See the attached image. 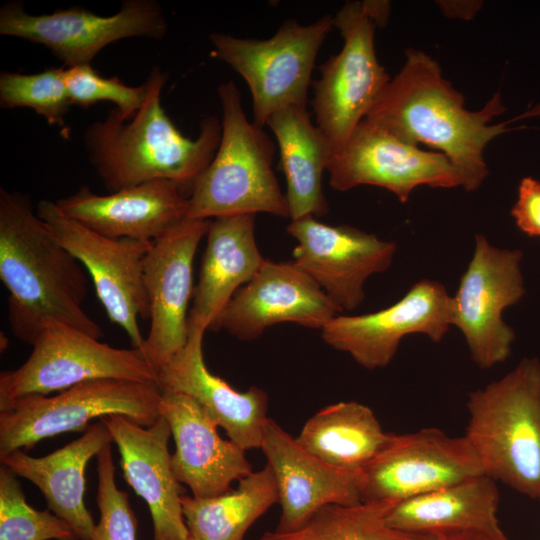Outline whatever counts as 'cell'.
Listing matches in <instances>:
<instances>
[{"label": "cell", "mask_w": 540, "mask_h": 540, "mask_svg": "<svg viewBox=\"0 0 540 540\" xmlns=\"http://www.w3.org/2000/svg\"><path fill=\"white\" fill-rule=\"evenodd\" d=\"M64 82L72 105L87 108L97 102L109 101L126 120L136 114L146 95L145 83L128 86L116 76L105 78L91 64L65 68Z\"/></svg>", "instance_id": "836d02e7"}, {"label": "cell", "mask_w": 540, "mask_h": 540, "mask_svg": "<svg viewBox=\"0 0 540 540\" xmlns=\"http://www.w3.org/2000/svg\"><path fill=\"white\" fill-rule=\"evenodd\" d=\"M498 506L496 481L483 474L396 503L387 524L410 533L472 531L503 539L507 537L498 521Z\"/></svg>", "instance_id": "484cf974"}, {"label": "cell", "mask_w": 540, "mask_h": 540, "mask_svg": "<svg viewBox=\"0 0 540 540\" xmlns=\"http://www.w3.org/2000/svg\"><path fill=\"white\" fill-rule=\"evenodd\" d=\"M68 217L110 238L152 243L187 218L188 196L173 181L158 179L108 195L87 186L58 199Z\"/></svg>", "instance_id": "7402d4cb"}, {"label": "cell", "mask_w": 540, "mask_h": 540, "mask_svg": "<svg viewBox=\"0 0 540 540\" xmlns=\"http://www.w3.org/2000/svg\"><path fill=\"white\" fill-rule=\"evenodd\" d=\"M266 125L278 143L291 220L326 215L328 203L323 193L322 175L334 151L312 122L307 106L281 109L270 116Z\"/></svg>", "instance_id": "4316f807"}, {"label": "cell", "mask_w": 540, "mask_h": 540, "mask_svg": "<svg viewBox=\"0 0 540 540\" xmlns=\"http://www.w3.org/2000/svg\"><path fill=\"white\" fill-rule=\"evenodd\" d=\"M396 503L361 501L319 509L301 528L287 533L267 531L258 540H435L431 534L390 527L387 516Z\"/></svg>", "instance_id": "f546056e"}, {"label": "cell", "mask_w": 540, "mask_h": 540, "mask_svg": "<svg viewBox=\"0 0 540 540\" xmlns=\"http://www.w3.org/2000/svg\"><path fill=\"white\" fill-rule=\"evenodd\" d=\"M101 419L120 452L125 480L149 508L153 540H186L189 532L181 503L185 493L171 466L168 422L160 416L144 427L122 415Z\"/></svg>", "instance_id": "44dd1931"}, {"label": "cell", "mask_w": 540, "mask_h": 540, "mask_svg": "<svg viewBox=\"0 0 540 540\" xmlns=\"http://www.w3.org/2000/svg\"><path fill=\"white\" fill-rule=\"evenodd\" d=\"M217 93L222 108L221 140L188 197L187 218L257 213L290 217L286 194L272 168L274 143L247 119L233 80L220 83Z\"/></svg>", "instance_id": "5b68a950"}, {"label": "cell", "mask_w": 540, "mask_h": 540, "mask_svg": "<svg viewBox=\"0 0 540 540\" xmlns=\"http://www.w3.org/2000/svg\"><path fill=\"white\" fill-rule=\"evenodd\" d=\"M255 214L221 216L210 221L199 280L188 314V332L210 330L238 289L264 262L255 238Z\"/></svg>", "instance_id": "d4e9b609"}, {"label": "cell", "mask_w": 540, "mask_h": 540, "mask_svg": "<svg viewBox=\"0 0 540 540\" xmlns=\"http://www.w3.org/2000/svg\"><path fill=\"white\" fill-rule=\"evenodd\" d=\"M287 233L297 245L293 262L339 309L354 310L364 301V285L392 264L396 244L358 228L324 224L314 216L291 220Z\"/></svg>", "instance_id": "2e32d148"}, {"label": "cell", "mask_w": 540, "mask_h": 540, "mask_svg": "<svg viewBox=\"0 0 540 540\" xmlns=\"http://www.w3.org/2000/svg\"><path fill=\"white\" fill-rule=\"evenodd\" d=\"M168 72L154 66L146 79L144 102L129 120L117 108L84 132L91 165L110 193L148 181L175 182L189 197L218 149L221 121L214 115L200 122L196 139L185 137L161 105Z\"/></svg>", "instance_id": "3957f363"}, {"label": "cell", "mask_w": 540, "mask_h": 540, "mask_svg": "<svg viewBox=\"0 0 540 540\" xmlns=\"http://www.w3.org/2000/svg\"><path fill=\"white\" fill-rule=\"evenodd\" d=\"M339 312L293 261L265 259L251 280L237 290L210 330H224L239 340L252 341L282 322L322 330Z\"/></svg>", "instance_id": "ac0fdd59"}, {"label": "cell", "mask_w": 540, "mask_h": 540, "mask_svg": "<svg viewBox=\"0 0 540 540\" xmlns=\"http://www.w3.org/2000/svg\"><path fill=\"white\" fill-rule=\"evenodd\" d=\"M435 540H508L507 538H496L488 534L472 531L444 532L438 533Z\"/></svg>", "instance_id": "d590c367"}, {"label": "cell", "mask_w": 540, "mask_h": 540, "mask_svg": "<svg viewBox=\"0 0 540 540\" xmlns=\"http://www.w3.org/2000/svg\"><path fill=\"white\" fill-rule=\"evenodd\" d=\"M186 540H195V539L193 537H191L190 535H188Z\"/></svg>", "instance_id": "8d00e7d4"}, {"label": "cell", "mask_w": 540, "mask_h": 540, "mask_svg": "<svg viewBox=\"0 0 540 540\" xmlns=\"http://www.w3.org/2000/svg\"><path fill=\"white\" fill-rule=\"evenodd\" d=\"M522 258L521 250L500 249L476 235L473 256L453 297V326L482 369L504 362L511 353L515 332L503 320V312L525 294Z\"/></svg>", "instance_id": "7c38bea8"}, {"label": "cell", "mask_w": 540, "mask_h": 540, "mask_svg": "<svg viewBox=\"0 0 540 540\" xmlns=\"http://www.w3.org/2000/svg\"><path fill=\"white\" fill-rule=\"evenodd\" d=\"M389 13L387 1H348L333 16L344 44L318 67L321 75L312 82L311 106L315 124L334 152L367 116L391 79L377 59L374 43L376 27L387 23Z\"/></svg>", "instance_id": "8992f818"}, {"label": "cell", "mask_w": 540, "mask_h": 540, "mask_svg": "<svg viewBox=\"0 0 540 540\" xmlns=\"http://www.w3.org/2000/svg\"><path fill=\"white\" fill-rule=\"evenodd\" d=\"M104 378L159 384L158 371L141 350L115 348L74 327L50 321L28 359L17 369L1 372L0 405Z\"/></svg>", "instance_id": "9c48e42d"}, {"label": "cell", "mask_w": 540, "mask_h": 540, "mask_svg": "<svg viewBox=\"0 0 540 540\" xmlns=\"http://www.w3.org/2000/svg\"><path fill=\"white\" fill-rule=\"evenodd\" d=\"M518 229L540 239V181L530 176L521 179L517 199L510 212Z\"/></svg>", "instance_id": "e575fe53"}, {"label": "cell", "mask_w": 540, "mask_h": 540, "mask_svg": "<svg viewBox=\"0 0 540 540\" xmlns=\"http://www.w3.org/2000/svg\"><path fill=\"white\" fill-rule=\"evenodd\" d=\"M0 279L9 291L13 334L33 345L57 321L97 339L102 328L84 311L88 281L82 264L33 210L29 197L0 189Z\"/></svg>", "instance_id": "7a4b0ae2"}, {"label": "cell", "mask_w": 540, "mask_h": 540, "mask_svg": "<svg viewBox=\"0 0 540 540\" xmlns=\"http://www.w3.org/2000/svg\"><path fill=\"white\" fill-rule=\"evenodd\" d=\"M327 172L334 190L373 185L392 192L401 203H406L412 191L422 185L461 186L457 169L443 153L424 150L365 118L333 153Z\"/></svg>", "instance_id": "5bb4252c"}, {"label": "cell", "mask_w": 540, "mask_h": 540, "mask_svg": "<svg viewBox=\"0 0 540 540\" xmlns=\"http://www.w3.org/2000/svg\"><path fill=\"white\" fill-rule=\"evenodd\" d=\"M168 24L156 0H125L111 16L79 7L32 15L20 1L0 8V34L42 44L66 68L91 64L107 45L130 37L162 39Z\"/></svg>", "instance_id": "8fae6325"}, {"label": "cell", "mask_w": 540, "mask_h": 540, "mask_svg": "<svg viewBox=\"0 0 540 540\" xmlns=\"http://www.w3.org/2000/svg\"><path fill=\"white\" fill-rule=\"evenodd\" d=\"M466 407L464 436L484 474L540 503V360L523 358Z\"/></svg>", "instance_id": "277c9868"}, {"label": "cell", "mask_w": 540, "mask_h": 540, "mask_svg": "<svg viewBox=\"0 0 540 540\" xmlns=\"http://www.w3.org/2000/svg\"><path fill=\"white\" fill-rule=\"evenodd\" d=\"M63 67L23 74H0V105L5 109L27 107L46 119L49 125L63 126L72 105L64 82Z\"/></svg>", "instance_id": "1f68e13d"}, {"label": "cell", "mask_w": 540, "mask_h": 540, "mask_svg": "<svg viewBox=\"0 0 540 540\" xmlns=\"http://www.w3.org/2000/svg\"><path fill=\"white\" fill-rule=\"evenodd\" d=\"M260 449L278 489L281 515L275 531L287 533L301 528L324 506L362 501V471L323 462L271 418L266 422Z\"/></svg>", "instance_id": "d6986e66"}, {"label": "cell", "mask_w": 540, "mask_h": 540, "mask_svg": "<svg viewBox=\"0 0 540 540\" xmlns=\"http://www.w3.org/2000/svg\"><path fill=\"white\" fill-rule=\"evenodd\" d=\"M405 55L402 68L381 90L365 119L407 142L443 153L457 169L461 187L477 190L489 173L484 160L487 144L503 133L524 128L509 124L540 115V104L491 124L506 110L499 92L480 110L470 111L433 58L414 49Z\"/></svg>", "instance_id": "6da1fadb"}, {"label": "cell", "mask_w": 540, "mask_h": 540, "mask_svg": "<svg viewBox=\"0 0 540 540\" xmlns=\"http://www.w3.org/2000/svg\"><path fill=\"white\" fill-rule=\"evenodd\" d=\"M391 436L368 406L348 401L320 409L295 438L305 450L333 467L362 471Z\"/></svg>", "instance_id": "83f0119b"}, {"label": "cell", "mask_w": 540, "mask_h": 540, "mask_svg": "<svg viewBox=\"0 0 540 540\" xmlns=\"http://www.w3.org/2000/svg\"><path fill=\"white\" fill-rule=\"evenodd\" d=\"M96 457L100 517L88 540H136L137 520L128 493L117 487L111 444L106 445Z\"/></svg>", "instance_id": "d6a6232c"}, {"label": "cell", "mask_w": 540, "mask_h": 540, "mask_svg": "<svg viewBox=\"0 0 540 540\" xmlns=\"http://www.w3.org/2000/svg\"><path fill=\"white\" fill-rule=\"evenodd\" d=\"M205 330L188 332V340L159 371L162 389L193 398L244 450L260 449L268 420L269 398L255 386L244 392L209 371L203 356Z\"/></svg>", "instance_id": "603a6c76"}, {"label": "cell", "mask_w": 540, "mask_h": 540, "mask_svg": "<svg viewBox=\"0 0 540 540\" xmlns=\"http://www.w3.org/2000/svg\"><path fill=\"white\" fill-rule=\"evenodd\" d=\"M36 213L87 269L110 320L126 332L132 348L144 354L146 338L140 331L138 319H149L143 262L153 242L99 234L66 216L49 200H41Z\"/></svg>", "instance_id": "30bf717a"}, {"label": "cell", "mask_w": 540, "mask_h": 540, "mask_svg": "<svg viewBox=\"0 0 540 540\" xmlns=\"http://www.w3.org/2000/svg\"><path fill=\"white\" fill-rule=\"evenodd\" d=\"M75 540H78V539H75Z\"/></svg>", "instance_id": "74e56055"}, {"label": "cell", "mask_w": 540, "mask_h": 540, "mask_svg": "<svg viewBox=\"0 0 540 540\" xmlns=\"http://www.w3.org/2000/svg\"><path fill=\"white\" fill-rule=\"evenodd\" d=\"M454 325V301L445 287L422 279L393 305L374 313L337 315L321 330L330 347L349 354L362 367H386L401 340L410 334H424L440 342Z\"/></svg>", "instance_id": "9a60e30c"}, {"label": "cell", "mask_w": 540, "mask_h": 540, "mask_svg": "<svg viewBox=\"0 0 540 540\" xmlns=\"http://www.w3.org/2000/svg\"><path fill=\"white\" fill-rule=\"evenodd\" d=\"M75 540L72 527L52 511L31 507L18 476L0 467V540Z\"/></svg>", "instance_id": "4dcf8cb0"}, {"label": "cell", "mask_w": 540, "mask_h": 540, "mask_svg": "<svg viewBox=\"0 0 540 540\" xmlns=\"http://www.w3.org/2000/svg\"><path fill=\"white\" fill-rule=\"evenodd\" d=\"M333 27V16L324 15L307 25L286 20L265 40L209 35L214 55L247 82L255 125L262 128L286 107L307 106L315 60Z\"/></svg>", "instance_id": "ba28073f"}, {"label": "cell", "mask_w": 540, "mask_h": 540, "mask_svg": "<svg viewBox=\"0 0 540 540\" xmlns=\"http://www.w3.org/2000/svg\"><path fill=\"white\" fill-rule=\"evenodd\" d=\"M112 441L109 428L99 419L81 437L50 454L33 457L16 449L0 455V462L36 485L48 509L72 527L78 540H88L96 524L84 501L86 467Z\"/></svg>", "instance_id": "cb8c5ba5"}, {"label": "cell", "mask_w": 540, "mask_h": 540, "mask_svg": "<svg viewBox=\"0 0 540 540\" xmlns=\"http://www.w3.org/2000/svg\"><path fill=\"white\" fill-rule=\"evenodd\" d=\"M157 383L94 379L59 394L27 395L0 405V455L58 434L86 431L95 418L122 415L149 427L160 417Z\"/></svg>", "instance_id": "52a82bcc"}, {"label": "cell", "mask_w": 540, "mask_h": 540, "mask_svg": "<svg viewBox=\"0 0 540 540\" xmlns=\"http://www.w3.org/2000/svg\"><path fill=\"white\" fill-rule=\"evenodd\" d=\"M211 220L186 218L153 241L143 262L150 330L144 355L159 371L188 340L193 261Z\"/></svg>", "instance_id": "e0dca14e"}, {"label": "cell", "mask_w": 540, "mask_h": 540, "mask_svg": "<svg viewBox=\"0 0 540 540\" xmlns=\"http://www.w3.org/2000/svg\"><path fill=\"white\" fill-rule=\"evenodd\" d=\"M463 436L429 427L394 434L362 470V501L398 503L483 475Z\"/></svg>", "instance_id": "4fadbf2b"}, {"label": "cell", "mask_w": 540, "mask_h": 540, "mask_svg": "<svg viewBox=\"0 0 540 540\" xmlns=\"http://www.w3.org/2000/svg\"><path fill=\"white\" fill-rule=\"evenodd\" d=\"M159 412L175 441L172 470L177 480L190 488L192 496L221 495L231 490L234 481L253 472L246 450L223 439L216 422L190 396L162 389Z\"/></svg>", "instance_id": "ffe728a7"}, {"label": "cell", "mask_w": 540, "mask_h": 540, "mask_svg": "<svg viewBox=\"0 0 540 540\" xmlns=\"http://www.w3.org/2000/svg\"><path fill=\"white\" fill-rule=\"evenodd\" d=\"M278 502L275 476L268 464L221 495L181 497L185 524L195 540H245L249 528Z\"/></svg>", "instance_id": "f1b7e54d"}]
</instances>
